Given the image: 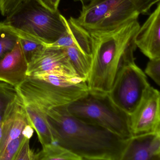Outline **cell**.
Instances as JSON below:
<instances>
[{"label":"cell","instance_id":"cell-27","mask_svg":"<svg viewBox=\"0 0 160 160\" xmlns=\"http://www.w3.org/2000/svg\"><path fill=\"white\" fill-rule=\"evenodd\" d=\"M95 1L96 0H75V1L79 2L82 4V8L88 6V5Z\"/></svg>","mask_w":160,"mask_h":160},{"label":"cell","instance_id":"cell-5","mask_svg":"<svg viewBox=\"0 0 160 160\" xmlns=\"http://www.w3.org/2000/svg\"><path fill=\"white\" fill-rule=\"evenodd\" d=\"M71 115L125 138L132 137L130 115L117 106L108 93L88 91L66 106Z\"/></svg>","mask_w":160,"mask_h":160},{"label":"cell","instance_id":"cell-4","mask_svg":"<svg viewBox=\"0 0 160 160\" xmlns=\"http://www.w3.org/2000/svg\"><path fill=\"white\" fill-rule=\"evenodd\" d=\"M5 22L18 34L51 45L66 31L64 17L59 11L52 12L37 0H25L6 17Z\"/></svg>","mask_w":160,"mask_h":160},{"label":"cell","instance_id":"cell-6","mask_svg":"<svg viewBox=\"0 0 160 160\" xmlns=\"http://www.w3.org/2000/svg\"><path fill=\"white\" fill-rule=\"evenodd\" d=\"M149 85L146 74L137 65L135 59L129 60L119 67L113 86L108 93L117 106L130 115Z\"/></svg>","mask_w":160,"mask_h":160},{"label":"cell","instance_id":"cell-18","mask_svg":"<svg viewBox=\"0 0 160 160\" xmlns=\"http://www.w3.org/2000/svg\"><path fill=\"white\" fill-rule=\"evenodd\" d=\"M19 97L16 87L0 81V122L5 120Z\"/></svg>","mask_w":160,"mask_h":160},{"label":"cell","instance_id":"cell-17","mask_svg":"<svg viewBox=\"0 0 160 160\" xmlns=\"http://www.w3.org/2000/svg\"><path fill=\"white\" fill-rule=\"evenodd\" d=\"M69 150L57 143L42 146V149L35 153V160H81Z\"/></svg>","mask_w":160,"mask_h":160},{"label":"cell","instance_id":"cell-2","mask_svg":"<svg viewBox=\"0 0 160 160\" xmlns=\"http://www.w3.org/2000/svg\"><path fill=\"white\" fill-rule=\"evenodd\" d=\"M139 27L138 18H135L112 30L89 33L92 42L91 68L87 81L89 90L110 91L120 66L135 59Z\"/></svg>","mask_w":160,"mask_h":160},{"label":"cell","instance_id":"cell-14","mask_svg":"<svg viewBox=\"0 0 160 160\" xmlns=\"http://www.w3.org/2000/svg\"><path fill=\"white\" fill-rule=\"evenodd\" d=\"M22 100L30 124L36 131L42 146L55 143L49 125L41 110L31 102Z\"/></svg>","mask_w":160,"mask_h":160},{"label":"cell","instance_id":"cell-7","mask_svg":"<svg viewBox=\"0 0 160 160\" xmlns=\"http://www.w3.org/2000/svg\"><path fill=\"white\" fill-rule=\"evenodd\" d=\"M130 129L133 136L160 132V93L150 85L130 115Z\"/></svg>","mask_w":160,"mask_h":160},{"label":"cell","instance_id":"cell-9","mask_svg":"<svg viewBox=\"0 0 160 160\" xmlns=\"http://www.w3.org/2000/svg\"><path fill=\"white\" fill-rule=\"evenodd\" d=\"M135 44L149 59L160 58V2L139 29Z\"/></svg>","mask_w":160,"mask_h":160},{"label":"cell","instance_id":"cell-21","mask_svg":"<svg viewBox=\"0 0 160 160\" xmlns=\"http://www.w3.org/2000/svg\"><path fill=\"white\" fill-rule=\"evenodd\" d=\"M27 139L22 133L17 138L9 142L0 155V160H15L20 148Z\"/></svg>","mask_w":160,"mask_h":160},{"label":"cell","instance_id":"cell-11","mask_svg":"<svg viewBox=\"0 0 160 160\" xmlns=\"http://www.w3.org/2000/svg\"><path fill=\"white\" fill-rule=\"evenodd\" d=\"M28 63L20 42L0 59V81L18 87L28 78Z\"/></svg>","mask_w":160,"mask_h":160},{"label":"cell","instance_id":"cell-16","mask_svg":"<svg viewBox=\"0 0 160 160\" xmlns=\"http://www.w3.org/2000/svg\"><path fill=\"white\" fill-rule=\"evenodd\" d=\"M31 77L55 86L62 87H73L85 81L78 76L58 71L41 72Z\"/></svg>","mask_w":160,"mask_h":160},{"label":"cell","instance_id":"cell-15","mask_svg":"<svg viewBox=\"0 0 160 160\" xmlns=\"http://www.w3.org/2000/svg\"><path fill=\"white\" fill-rule=\"evenodd\" d=\"M77 75L87 82L91 68L92 57L75 47L62 48Z\"/></svg>","mask_w":160,"mask_h":160},{"label":"cell","instance_id":"cell-25","mask_svg":"<svg viewBox=\"0 0 160 160\" xmlns=\"http://www.w3.org/2000/svg\"><path fill=\"white\" fill-rule=\"evenodd\" d=\"M41 4L52 12L58 11L59 4L61 0H37Z\"/></svg>","mask_w":160,"mask_h":160},{"label":"cell","instance_id":"cell-20","mask_svg":"<svg viewBox=\"0 0 160 160\" xmlns=\"http://www.w3.org/2000/svg\"><path fill=\"white\" fill-rule=\"evenodd\" d=\"M19 42L28 63L40 55L47 45L42 42L26 35L19 34Z\"/></svg>","mask_w":160,"mask_h":160},{"label":"cell","instance_id":"cell-8","mask_svg":"<svg viewBox=\"0 0 160 160\" xmlns=\"http://www.w3.org/2000/svg\"><path fill=\"white\" fill-rule=\"evenodd\" d=\"M50 71L78 76L64 49L49 45L28 63L27 75L31 77L37 73Z\"/></svg>","mask_w":160,"mask_h":160},{"label":"cell","instance_id":"cell-22","mask_svg":"<svg viewBox=\"0 0 160 160\" xmlns=\"http://www.w3.org/2000/svg\"><path fill=\"white\" fill-rule=\"evenodd\" d=\"M145 72L158 86H160V58L149 59Z\"/></svg>","mask_w":160,"mask_h":160},{"label":"cell","instance_id":"cell-1","mask_svg":"<svg viewBox=\"0 0 160 160\" xmlns=\"http://www.w3.org/2000/svg\"><path fill=\"white\" fill-rule=\"evenodd\" d=\"M33 104L45 117L55 143L82 160L121 159L129 138L79 119L68 112L67 105H50L41 102Z\"/></svg>","mask_w":160,"mask_h":160},{"label":"cell","instance_id":"cell-26","mask_svg":"<svg viewBox=\"0 0 160 160\" xmlns=\"http://www.w3.org/2000/svg\"><path fill=\"white\" fill-rule=\"evenodd\" d=\"M33 130L34 129L31 126L30 124H28L25 127L22 133L27 138L30 139L33 135L34 132Z\"/></svg>","mask_w":160,"mask_h":160},{"label":"cell","instance_id":"cell-10","mask_svg":"<svg viewBox=\"0 0 160 160\" xmlns=\"http://www.w3.org/2000/svg\"><path fill=\"white\" fill-rule=\"evenodd\" d=\"M160 132L134 136L128 139L121 160H160Z\"/></svg>","mask_w":160,"mask_h":160},{"label":"cell","instance_id":"cell-28","mask_svg":"<svg viewBox=\"0 0 160 160\" xmlns=\"http://www.w3.org/2000/svg\"><path fill=\"white\" fill-rule=\"evenodd\" d=\"M2 130H3V121L0 122V141L1 140L2 136Z\"/></svg>","mask_w":160,"mask_h":160},{"label":"cell","instance_id":"cell-24","mask_svg":"<svg viewBox=\"0 0 160 160\" xmlns=\"http://www.w3.org/2000/svg\"><path fill=\"white\" fill-rule=\"evenodd\" d=\"M35 153L30 147V139L27 138L20 148L15 160H35Z\"/></svg>","mask_w":160,"mask_h":160},{"label":"cell","instance_id":"cell-13","mask_svg":"<svg viewBox=\"0 0 160 160\" xmlns=\"http://www.w3.org/2000/svg\"><path fill=\"white\" fill-rule=\"evenodd\" d=\"M64 22L66 32L51 46L59 48H76L85 54L92 57V42L90 35L76 24L72 17L69 19L64 17Z\"/></svg>","mask_w":160,"mask_h":160},{"label":"cell","instance_id":"cell-3","mask_svg":"<svg viewBox=\"0 0 160 160\" xmlns=\"http://www.w3.org/2000/svg\"><path fill=\"white\" fill-rule=\"evenodd\" d=\"M160 0H96L82 8L73 21L88 33L117 28L140 14H150Z\"/></svg>","mask_w":160,"mask_h":160},{"label":"cell","instance_id":"cell-19","mask_svg":"<svg viewBox=\"0 0 160 160\" xmlns=\"http://www.w3.org/2000/svg\"><path fill=\"white\" fill-rule=\"evenodd\" d=\"M19 38L13 27L4 21L0 22V59L14 48Z\"/></svg>","mask_w":160,"mask_h":160},{"label":"cell","instance_id":"cell-12","mask_svg":"<svg viewBox=\"0 0 160 160\" xmlns=\"http://www.w3.org/2000/svg\"><path fill=\"white\" fill-rule=\"evenodd\" d=\"M30 124L24 108L22 98L19 95L10 113L3 121V130L0 141V155L7 144L17 138L27 125Z\"/></svg>","mask_w":160,"mask_h":160},{"label":"cell","instance_id":"cell-23","mask_svg":"<svg viewBox=\"0 0 160 160\" xmlns=\"http://www.w3.org/2000/svg\"><path fill=\"white\" fill-rule=\"evenodd\" d=\"M25 0H0V12L7 17Z\"/></svg>","mask_w":160,"mask_h":160}]
</instances>
